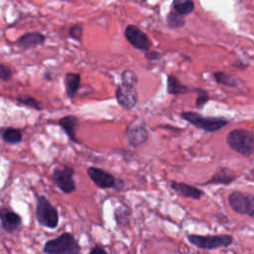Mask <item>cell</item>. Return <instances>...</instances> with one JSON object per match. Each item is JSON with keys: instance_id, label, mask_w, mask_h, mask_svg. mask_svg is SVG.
Listing matches in <instances>:
<instances>
[{"instance_id": "cell-1", "label": "cell", "mask_w": 254, "mask_h": 254, "mask_svg": "<svg viewBox=\"0 0 254 254\" xmlns=\"http://www.w3.org/2000/svg\"><path fill=\"white\" fill-rule=\"evenodd\" d=\"M44 254H80L81 246L71 232H63L49 239L43 246Z\"/></svg>"}, {"instance_id": "cell-2", "label": "cell", "mask_w": 254, "mask_h": 254, "mask_svg": "<svg viewBox=\"0 0 254 254\" xmlns=\"http://www.w3.org/2000/svg\"><path fill=\"white\" fill-rule=\"evenodd\" d=\"M227 146L243 157H250L254 154V133L247 129H233L226 135Z\"/></svg>"}, {"instance_id": "cell-3", "label": "cell", "mask_w": 254, "mask_h": 254, "mask_svg": "<svg viewBox=\"0 0 254 254\" xmlns=\"http://www.w3.org/2000/svg\"><path fill=\"white\" fill-rule=\"evenodd\" d=\"M180 117L204 132L213 133L225 127L229 121L224 117H207L193 111H183Z\"/></svg>"}, {"instance_id": "cell-4", "label": "cell", "mask_w": 254, "mask_h": 254, "mask_svg": "<svg viewBox=\"0 0 254 254\" xmlns=\"http://www.w3.org/2000/svg\"><path fill=\"white\" fill-rule=\"evenodd\" d=\"M188 241L194 247L202 250H215L219 248H227L233 244V236L230 234H213L199 235L187 234Z\"/></svg>"}, {"instance_id": "cell-5", "label": "cell", "mask_w": 254, "mask_h": 254, "mask_svg": "<svg viewBox=\"0 0 254 254\" xmlns=\"http://www.w3.org/2000/svg\"><path fill=\"white\" fill-rule=\"evenodd\" d=\"M35 215L38 223L49 229H56L60 222L59 211L45 195H38Z\"/></svg>"}, {"instance_id": "cell-6", "label": "cell", "mask_w": 254, "mask_h": 254, "mask_svg": "<svg viewBox=\"0 0 254 254\" xmlns=\"http://www.w3.org/2000/svg\"><path fill=\"white\" fill-rule=\"evenodd\" d=\"M227 201L234 212L254 218V194L241 190H233L228 194Z\"/></svg>"}, {"instance_id": "cell-7", "label": "cell", "mask_w": 254, "mask_h": 254, "mask_svg": "<svg viewBox=\"0 0 254 254\" xmlns=\"http://www.w3.org/2000/svg\"><path fill=\"white\" fill-rule=\"evenodd\" d=\"M87 175L99 189H113L120 190L125 187V182L123 180L117 179L111 173L97 167H89L87 169Z\"/></svg>"}, {"instance_id": "cell-8", "label": "cell", "mask_w": 254, "mask_h": 254, "mask_svg": "<svg viewBox=\"0 0 254 254\" xmlns=\"http://www.w3.org/2000/svg\"><path fill=\"white\" fill-rule=\"evenodd\" d=\"M74 170L72 167L67 165L63 166L61 169H56L53 172V182L54 184L64 193H71L75 190L76 186L73 180Z\"/></svg>"}, {"instance_id": "cell-9", "label": "cell", "mask_w": 254, "mask_h": 254, "mask_svg": "<svg viewBox=\"0 0 254 254\" xmlns=\"http://www.w3.org/2000/svg\"><path fill=\"white\" fill-rule=\"evenodd\" d=\"M124 37L133 48L139 51L147 52L152 46V43L147 34L133 24H130L125 28Z\"/></svg>"}, {"instance_id": "cell-10", "label": "cell", "mask_w": 254, "mask_h": 254, "mask_svg": "<svg viewBox=\"0 0 254 254\" xmlns=\"http://www.w3.org/2000/svg\"><path fill=\"white\" fill-rule=\"evenodd\" d=\"M115 98L118 104L125 110H131L138 102V92L136 86L120 83L115 90Z\"/></svg>"}, {"instance_id": "cell-11", "label": "cell", "mask_w": 254, "mask_h": 254, "mask_svg": "<svg viewBox=\"0 0 254 254\" xmlns=\"http://www.w3.org/2000/svg\"><path fill=\"white\" fill-rule=\"evenodd\" d=\"M0 222L2 225V228L7 233H15L17 232L22 224L23 219L20 214L13 211L9 208H1L0 209Z\"/></svg>"}, {"instance_id": "cell-12", "label": "cell", "mask_w": 254, "mask_h": 254, "mask_svg": "<svg viewBox=\"0 0 254 254\" xmlns=\"http://www.w3.org/2000/svg\"><path fill=\"white\" fill-rule=\"evenodd\" d=\"M238 178L235 171L228 167H217L215 172L212 174V176L205 181L204 183H201L202 186L207 185H223L228 186L232 184L234 181H236Z\"/></svg>"}, {"instance_id": "cell-13", "label": "cell", "mask_w": 254, "mask_h": 254, "mask_svg": "<svg viewBox=\"0 0 254 254\" xmlns=\"http://www.w3.org/2000/svg\"><path fill=\"white\" fill-rule=\"evenodd\" d=\"M171 189L180 196L185 197V198H191V199H195V200H199L204 192L199 190L198 188L191 186V185H188L186 183L183 182H177V181H171Z\"/></svg>"}, {"instance_id": "cell-14", "label": "cell", "mask_w": 254, "mask_h": 254, "mask_svg": "<svg viewBox=\"0 0 254 254\" xmlns=\"http://www.w3.org/2000/svg\"><path fill=\"white\" fill-rule=\"evenodd\" d=\"M59 125L63 128L68 138L74 142L79 143L78 139L76 138V130L78 127V118L75 115H66L62 117L59 120Z\"/></svg>"}, {"instance_id": "cell-15", "label": "cell", "mask_w": 254, "mask_h": 254, "mask_svg": "<svg viewBox=\"0 0 254 254\" xmlns=\"http://www.w3.org/2000/svg\"><path fill=\"white\" fill-rule=\"evenodd\" d=\"M46 37L39 32H29L18 38L16 44L22 49H30L44 44Z\"/></svg>"}, {"instance_id": "cell-16", "label": "cell", "mask_w": 254, "mask_h": 254, "mask_svg": "<svg viewBox=\"0 0 254 254\" xmlns=\"http://www.w3.org/2000/svg\"><path fill=\"white\" fill-rule=\"evenodd\" d=\"M128 142L133 147H138L145 144L149 139V132L143 126H135L129 129L127 134Z\"/></svg>"}, {"instance_id": "cell-17", "label": "cell", "mask_w": 254, "mask_h": 254, "mask_svg": "<svg viewBox=\"0 0 254 254\" xmlns=\"http://www.w3.org/2000/svg\"><path fill=\"white\" fill-rule=\"evenodd\" d=\"M192 91L188 85H185L179 77L174 74H169L167 76V92L172 95H181Z\"/></svg>"}, {"instance_id": "cell-18", "label": "cell", "mask_w": 254, "mask_h": 254, "mask_svg": "<svg viewBox=\"0 0 254 254\" xmlns=\"http://www.w3.org/2000/svg\"><path fill=\"white\" fill-rule=\"evenodd\" d=\"M81 75L77 72H67L64 76L65 92L69 98H73L80 86Z\"/></svg>"}, {"instance_id": "cell-19", "label": "cell", "mask_w": 254, "mask_h": 254, "mask_svg": "<svg viewBox=\"0 0 254 254\" xmlns=\"http://www.w3.org/2000/svg\"><path fill=\"white\" fill-rule=\"evenodd\" d=\"M213 77L215 81L218 84L226 85L229 87H239L242 85V81L240 80L239 77L228 74L224 71H215L213 72Z\"/></svg>"}, {"instance_id": "cell-20", "label": "cell", "mask_w": 254, "mask_h": 254, "mask_svg": "<svg viewBox=\"0 0 254 254\" xmlns=\"http://www.w3.org/2000/svg\"><path fill=\"white\" fill-rule=\"evenodd\" d=\"M131 211L126 205H119L114 210V219L118 227H127L130 224Z\"/></svg>"}, {"instance_id": "cell-21", "label": "cell", "mask_w": 254, "mask_h": 254, "mask_svg": "<svg viewBox=\"0 0 254 254\" xmlns=\"http://www.w3.org/2000/svg\"><path fill=\"white\" fill-rule=\"evenodd\" d=\"M172 7L175 12L182 16H187L194 11V2L191 0H174Z\"/></svg>"}, {"instance_id": "cell-22", "label": "cell", "mask_w": 254, "mask_h": 254, "mask_svg": "<svg viewBox=\"0 0 254 254\" xmlns=\"http://www.w3.org/2000/svg\"><path fill=\"white\" fill-rule=\"evenodd\" d=\"M22 133L20 130L12 127L6 128L2 132V139L4 142L10 144V145H15L18 144L22 141Z\"/></svg>"}, {"instance_id": "cell-23", "label": "cell", "mask_w": 254, "mask_h": 254, "mask_svg": "<svg viewBox=\"0 0 254 254\" xmlns=\"http://www.w3.org/2000/svg\"><path fill=\"white\" fill-rule=\"evenodd\" d=\"M166 22L170 28L178 29L183 28L186 25V19L184 16L178 14L174 10H171L166 16Z\"/></svg>"}, {"instance_id": "cell-24", "label": "cell", "mask_w": 254, "mask_h": 254, "mask_svg": "<svg viewBox=\"0 0 254 254\" xmlns=\"http://www.w3.org/2000/svg\"><path fill=\"white\" fill-rule=\"evenodd\" d=\"M17 101L27 107L33 108L37 111H40L42 109V104L40 101H38L37 99H35L33 96L28 95V94H21L17 96Z\"/></svg>"}, {"instance_id": "cell-25", "label": "cell", "mask_w": 254, "mask_h": 254, "mask_svg": "<svg viewBox=\"0 0 254 254\" xmlns=\"http://www.w3.org/2000/svg\"><path fill=\"white\" fill-rule=\"evenodd\" d=\"M192 91L197 93V96L195 99V107L197 109H202L205 106V104L210 100V96L208 92L205 89L200 87L192 88Z\"/></svg>"}, {"instance_id": "cell-26", "label": "cell", "mask_w": 254, "mask_h": 254, "mask_svg": "<svg viewBox=\"0 0 254 254\" xmlns=\"http://www.w3.org/2000/svg\"><path fill=\"white\" fill-rule=\"evenodd\" d=\"M138 82L137 74L131 69H125L121 74V83L136 86Z\"/></svg>"}, {"instance_id": "cell-27", "label": "cell", "mask_w": 254, "mask_h": 254, "mask_svg": "<svg viewBox=\"0 0 254 254\" xmlns=\"http://www.w3.org/2000/svg\"><path fill=\"white\" fill-rule=\"evenodd\" d=\"M68 36L71 39L80 42L81 39H82V36H83V27H82V25L81 24L72 25L68 30Z\"/></svg>"}, {"instance_id": "cell-28", "label": "cell", "mask_w": 254, "mask_h": 254, "mask_svg": "<svg viewBox=\"0 0 254 254\" xmlns=\"http://www.w3.org/2000/svg\"><path fill=\"white\" fill-rule=\"evenodd\" d=\"M13 71L12 69L3 64H0V79L3 81H8L12 78Z\"/></svg>"}, {"instance_id": "cell-29", "label": "cell", "mask_w": 254, "mask_h": 254, "mask_svg": "<svg viewBox=\"0 0 254 254\" xmlns=\"http://www.w3.org/2000/svg\"><path fill=\"white\" fill-rule=\"evenodd\" d=\"M145 58L149 61H159L163 58V54L158 51H147L145 52Z\"/></svg>"}, {"instance_id": "cell-30", "label": "cell", "mask_w": 254, "mask_h": 254, "mask_svg": "<svg viewBox=\"0 0 254 254\" xmlns=\"http://www.w3.org/2000/svg\"><path fill=\"white\" fill-rule=\"evenodd\" d=\"M88 254H109L105 248H103L102 246L100 245H94L93 247L90 248Z\"/></svg>"}, {"instance_id": "cell-31", "label": "cell", "mask_w": 254, "mask_h": 254, "mask_svg": "<svg viewBox=\"0 0 254 254\" xmlns=\"http://www.w3.org/2000/svg\"><path fill=\"white\" fill-rule=\"evenodd\" d=\"M233 66H235V67H237V68H239V69H242V68H246L247 67V64H243V63H235V64H233Z\"/></svg>"}, {"instance_id": "cell-32", "label": "cell", "mask_w": 254, "mask_h": 254, "mask_svg": "<svg viewBox=\"0 0 254 254\" xmlns=\"http://www.w3.org/2000/svg\"><path fill=\"white\" fill-rule=\"evenodd\" d=\"M109 254H110V253H109Z\"/></svg>"}]
</instances>
